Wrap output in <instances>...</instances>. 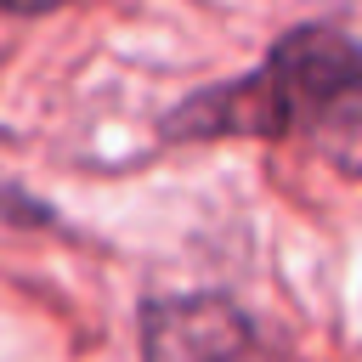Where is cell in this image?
Returning a JSON list of instances; mask_svg holds the SVG:
<instances>
[{"mask_svg": "<svg viewBox=\"0 0 362 362\" xmlns=\"http://www.w3.org/2000/svg\"><path fill=\"white\" fill-rule=\"evenodd\" d=\"M164 141H283L305 147L362 181V45L328 23H300L272 40V51L221 85L192 90L158 119Z\"/></svg>", "mask_w": 362, "mask_h": 362, "instance_id": "6da1fadb", "label": "cell"}, {"mask_svg": "<svg viewBox=\"0 0 362 362\" xmlns=\"http://www.w3.org/2000/svg\"><path fill=\"white\" fill-rule=\"evenodd\" d=\"M141 362H283L255 317L221 294H158L141 305Z\"/></svg>", "mask_w": 362, "mask_h": 362, "instance_id": "7a4b0ae2", "label": "cell"}, {"mask_svg": "<svg viewBox=\"0 0 362 362\" xmlns=\"http://www.w3.org/2000/svg\"><path fill=\"white\" fill-rule=\"evenodd\" d=\"M0 221H34V226H40V221H51V209H45V204H34L23 187L0 181Z\"/></svg>", "mask_w": 362, "mask_h": 362, "instance_id": "3957f363", "label": "cell"}, {"mask_svg": "<svg viewBox=\"0 0 362 362\" xmlns=\"http://www.w3.org/2000/svg\"><path fill=\"white\" fill-rule=\"evenodd\" d=\"M68 0H0V17H45V11H62Z\"/></svg>", "mask_w": 362, "mask_h": 362, "instance_id": "277c9868", "label": "cell"}]
</instances>
